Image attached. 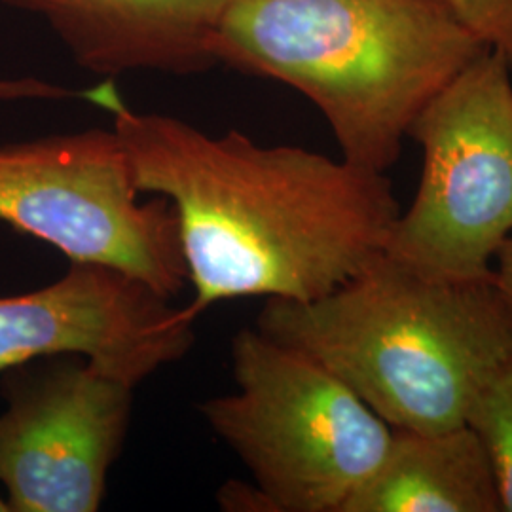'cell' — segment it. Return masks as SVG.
<instances>
[{"label":"cell","mask_w":512,"mask_h":512,"mask_svg":"<svg viewBox=\"0 0 512 512\" xmlns=\"http://www.w3.org/2000/svg\"><path fill=\"white\" fill-rule=\"evenodd\" d=\"M107 112L137 190L175 213L196 317L249 296L310 302L384 255L401 215L385 173L238 129L211 135L124 99Z\"/></svg>","instance_id":"1"},{"label":"cell","mask_w":512,"mask_h":512,"mask_svg":"<svg viewBox=\"0 0 512 512\" xmlns=\"http://www.w3.org/2000/svg\"><path fill=\"white\" fill-rule=\"evenodd\" d=\"M486 50L444 0H230L213 46L217 65L308 97L342 158L380 173Z\"/></svg>","instance_id":"2"},{"label":"cell","mask_w":512,"mask_h":512,"mask_svg":"<svg viewBox=\"0 0 512 512\" xmlns=\"http://www.w3.org/2000/svg\"><path fill=\"white\" fill-rule=\"evenodd\" d=\"M256 329L327 366L393 429L467 420L512 349L492 283L431 279L380 255L310 302L268 298Z\"/></svg>","instance_id":"3"},{"label":"cell","mask_w":512,"mask_h":512,"mask_svg":"<svg viewBox=\"0 0 512 512\" xmlns=\"http://www.w3.org/2000/svg\"><path fill=\"white\" fill-rule=\"evenodd\" d=\"M236 389L203 420L253 476L268 512H344L382 463L393 427L327 366L262 330L232 338Z\"/></svg>","instance_id":"4"},{"label":"cell","mask_w":512,"mask_h":512,"mask_svg":"<svg viewBox=\"0 0 512 512\" xmlns=\"http://www.w3.org/2000/svg\"><path fill=\"white\" fill-rule=\"evenodd\" d=\"M408 137L423 150L418 192L385 255L431 279L492 283L512 236V71L486 50L431 99Z\"/></svg>","instance_id":"5"},{"label":"cell","mask_w":512,"mask_h":512,"mask_svg":"<svg viewBox=\"0 0 512 512\" xmlns=\"http://www.w3.org/2000/svg\"><path fill=\"white\" fill-rule=\"evenodd\" d=\"M141 196L114 129L0 147L2 222L71 262L107 264L173 298L188 283L175 213Z\"/></svg>","instance_id":"6"},{"label":"cell","mask_w":512,"mask_h":512,"mask_svg":"<svg viewBox=\"0 0 512 512\" xmlns=\"http://www.w3.org/2000/svg\"><path fill=\"white\" fill-rule=\"evenodd\" d=\"M0 414V486L10 512H95L133 412V385L78 355L14 366Z\"/></svg>","instance_id":"7"},{"label":"cell","mask_w":512,"mask_h":512,"mask_svg":"<svg viewBox=\"0 0 512 512\" xmlns=\"http://www.w3.org/2000/svg\"><path fill=\"white\" fill-rule=\"evenodd\" d=\"M196 315L150 283L97 262H71L57 281L0 296V372L37 359L78 355L143 384L196 342Z\"/></svg>","instance_id":"8"},{"label":"cell","mask_w":512,"mask_h":512,"mask_svg":"<svg viewBox=\"0 0 512 512\" xmlns=\"http://www.w3.org/2000/svg\"><path fill=\"white\" fill-rule=\"evenodd\" d=\"M44 19L74 61L110 80L135 71L192 76L217 67L230 0H0Z\"/></svg>","instance_id":"9"},{"label":"cell","mask_w":512,"mask_h":512,"mask_svg":"<svg viewBox=\"0 0 512 512\" xmlns=\"http://www.w3.org/2000/svg\"><path fill=\"white\" fill-rule=\"evenodd\" d=\"M344 512H503L494 467L463 423L440 431L393 429L382 463Z\"/></svg>","instance_id":"10"},{"label":"cell","mask_w":512,"mask_h":512,"mask_svg":"<svg viewBox=\"0 0 512 512\" xmlns=\"http://www.w3.org/2000/svg\"><path fill=\"white\" fill-rule=\"evenodd\" d=\"M465 423L492 461L503 512H512V349L476 391Z\"/></svg>","instance_id":"11"},{"label":"cell","mask_w":512,"mask_h":512,"mask_svg":"<svg viewBox=\"0 0 512 512\" xmlns=\"http://www.w3.org/2000/svg\"><path fill=\"white\" fill-rule=\"evenodd\" d=\"M480 40L505 55L512 71V0H444Z\"/></svg>","instance_id":"12"},{"label":"cell","mask_w":512,"mask_h":512,"mask_svg":"<svg viewBox=\"0 0 512 512\" xmlns=\"http://www.w3.org/2000/svg\"><path fill=\"white\" fill-rule=\"evenodd\" d=\"M101 95V86L90 90H71L48 80L23 76V78H0V103H18V101H67L84 99L97 103Z\"/></svg>","instance_id":"13"},{"label":"cell","mask_w":512,"mask_h":512,"mask_svg":"<svg viewBox=\"0 0 512 512\" xmlns=\"http://www.w3.org/2000/svg\"><path fill=\"white\" fill-rule=\"evenodd\" d=\"M492 285L512 330V236L495 256Z\"/></svg>","instance_id":"14"},{"label":"cell","mask_w":512,"mask_h":512,"mask_svg":"<svg viewBox=\"0 0 512 512\" xmlns=\"http://www.w3.org/2000/svg\"><path fill=\"white\" fill-rule=\"evenodd\" d=\"M0 512H10V507H8V501H6V497L0 494Z\"/></svg>","instance_id":"15"}]
</instances>
